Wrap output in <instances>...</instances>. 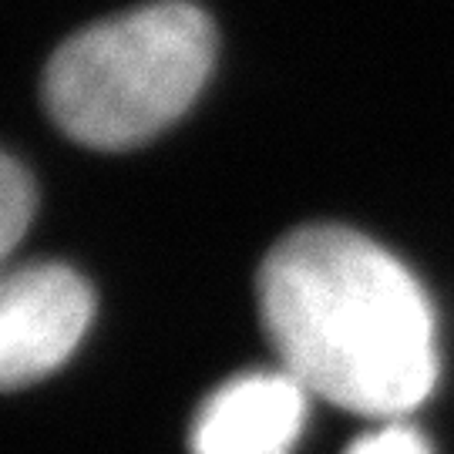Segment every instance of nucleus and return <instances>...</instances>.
I'll return each mask as SVG.
<instances>
[{"label":"nucleus","mask_w":454,"mask_h":454,"mask_svg":"<svg viewBox=\"0 0 454 454\" xmlns=\"http://www.w3.org/2000/svg\"><path fill=\"white\" fill-rule=\"evenodd\" d=\"M215 61V27L189 0H155L67 37L44 71V101L91 148H131L189 112Z\"/></svg>","instance_id":"f03ea898"},{"label":"nucleus","mask_w":454,"mask_h":454,"mask_svg":"<svg viewBox=\"0 0 454 454\" xmlns=\"http://www.w3.org/2000/svg\"><path fill=\"white\" fill-rule=\"evenodd\" d=\"M34 219V185L20 165L0 152V266L24 239Z\"/></svg>","instance_id":"39448f33"},{"label":"nucleus","mask_w":454,"mask_h":454,"mask_svg":"<svg viewBox=\"0 0 454 454\" xmlns=\"http://www.w3.org/2000/svg\"><path fill=\"white\" fill-rule=\"evenodd\" d=\"M270 347L309 394L401 421L438 380L434 309L418 276L347 226L283 236L256 276Z\"/></svg>","instance_id":"f257e3e1"},{"label":"nucleus","mask_w":454,"mask_h":454,"mask_svg":"<svg viewBox=\"0 0 454 454\" xmlns=\"http://www.w3.org/2000/svg\"><path fill=\"white\" fill-rule=\"evenodd\" d=\"M95 317V293L61 262L0 273V390L24 387L65 364Z\"/></svg>","instance_id":"7ed1b4c3"},{"label":"nucleus","mask_w":454,"mask_h":454,"mask_svg":"<svg viewBox=\"0 0 454 454\" xmlns=\"http://www.w3.org/2000/svg\"><path fill=\"white\" fill-rule=\"evenodd\" d=\"M309 390L290 371H253L215 387L199 407L192 454H293Z\"/></svg>","instance_id":"20e7f679"},{"label":"nucleus","mask_w":454,"mask_h":454,"mask_svg":"<svg viewBox=\"0 0 454 454\" xmlns=\"http://www.w3.org/2000/svg\"><path fill=\"white\" fill-rule=\"evenodd\" d=\"M347 454H431L427 441L404 421H387L371 434L357 438Z\"/></svg>","instance_id":"423d86ee"}]
</instances>
